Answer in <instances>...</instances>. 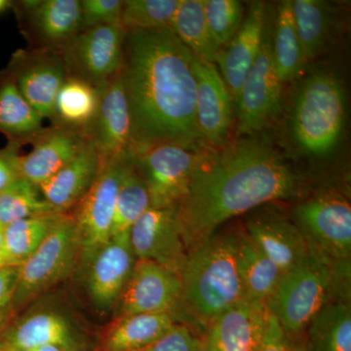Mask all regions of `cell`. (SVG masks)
Returning a JSON list of instances; mask_svg holds the SVG:
<instances>
[{
	"label": "cell",
	"mask_w": 351,
	"mask_h": 351,
	"mask_svg": "<svg viewBox=\"0 0 351 351\" xmlns=\"http://www.w3.org/2000/svg\"><path fill=\"white\" fill-rule=\"evenodd\" d=\"M43 119L20 93L12 78L0 73V134L8 144H32L43 133Z\"/></svg>",
	"instance_id": "cell-26"
},
{
	"label": "cell",
	"mask_w": 351,
	"mask_h": 351,
	"mask_svg": "<svg viewBox=\"0 0 351 351\" xmlns=\"http://www.w3.org/2000/svg\"><path fill=\"white\" fill-rule=\"evenodd\" d=\"M151 207L149 193L137 168L127 158L122 170L112 228V237L128 234L140 217Z\"/></svg>",
	"instance_id": "cell-32"
},
{
	"label": "cell",
	"mask_w": 351,
	"mask_h": 351,
	"mask_svg": "<svg viewBox=\"0 0 351 351\" xmlns=\"http://www.w3.org/2000/svg\"><path fill=\"white\" fill-rule=\"evenodd\" d=\"M171 31L198 59L216 63L219 49L211 38L202 0H180Z\"/></svg>",
	"instance_id": "cell-33"
},
{
	"label": "cell",
	"mask_w": 351,
	"mask_h": 351,
	"mask_svg": "<svg viewBox=\"0 0 351 351\" xmlns=\"http://www.w3.org/2000/svg\"><path fill=\"white\" fill-rule=\"evenodd\" d=\"M142 351H204V345L188 326L174 324L162 338Z\"/></svg>",
	"instance_id": "cell-39"
},
{
	"label": "cell",
	"mask_w": 351,
	"mask_h": 351,
	"mask_svg": "<svg viewBox=\"0 0 351 351\" xmlns=\"http://www.w3.org/2000/svg\"><path fill=\"white\" fill-rule=\"evenodd\" d=\"M214 149L208 145L163 144L132 157L147 186L151 207L177 208L188 193L195 170Z\"/></svg>",
	"instance_id": "cell-8"
},
{
	"label": "cell",
	"mask_w": 351,
	"mask_h": 351,
	"mask_svg": "<svg viewBox=\"0 0 351 351\" xmlns=\"http://www.w3.org/2000/svg\"><path fill=\"white\" fill-rule=\"evenodd\" d=\"M7 267L5 262L3 260H0V269Z\"/></svg>",
	"instance_id": "cell-47"
},
{
	"label": "cell",
	"mask_w": 351,
	"mask_h": 351,
	"mask_svg": "<svg viewBox=\"0 0 351 351\" xmlns=\"http://www.w3.org/2000/svg\"><path fill=\"white\" fill-rule=\"evenodd\" d=\"M248 215L245 232L282 274L311 256L299 228L281 210L263 205Z\"/></svg>",
	"instance_id": "cell-18"
},
{
	"label": "cell",
	"mask_w": 351,
	"mask_h": 351,
	"mask_svg": "<svg viewBox=\"0 0 351 351\" xmlns=\"http://www.w3.org/2000/svg\"><path fill=\"white\" fill-rule=\"evenodd\" d=\"M196 85V121L203 142L218 149L228 143L233 101L216 64L193 57Z\"/></svg>",
	"instance_id": "cell-17"
},
{
	"label": "cell",
	"mask_w": 351,
	"mask_h": 351,
	"mask_svg": "<svg viewBox=\"0 0 351 351\" xmlns=\"http://www.w3.org/2000/svg\"><path fill=\"white\" fill-rule=\"evenodd\" d=\"M180 0H125L120 22L132 29H171Z\"/></svg>",
	"instance_id": "cell-36"
},
{
	"label": "cell",
	"mask_w": 351,
	"mask_h": 351,
	"mask_svg": "<svg viewBox=\"0 0 351 351\" xmlns=\"http://www.w3.org/2000/svg\"><path fill=\"white\" fill-rule=\"evenodd\" d=\"M58 214L46 202L38 186L19 178L0 193V223L10 225L20 219Z\"/></svg>",
	"instance_id": "cell-35"
},
{
	"label": "cell",
	"mask_w": 351,
	"mask_h": 351,
	"mask_svg": "<svg viewBox=\"0 0 351 351\" xmlns=\"http://www.w3.org/2000/svg\"><path fill=\"white\" fill-rule=\"evenodd\" d=\"M205 20L219 50L230 43L243 23L242 2L237 0H202Z\"/></svg>",
	"instance_id": "cell-37"
},
{
	"label": "cell",
	"mask_w": 351,
	"mask_h": 351,
	"mask_svg": "<svg viewBox=\"0 0 351 351\" xmlns=\"http://www.w3.org/2000/svg\"><path fill=\"white\" fill-rule=\"evenodd\" d=\"M269 8L265 2H252L241 27L217 55L216 64L232 95L234 106L247 75L262 47Z\"/></svg>",
	"instance_id": "cell-19"
},
{
	"label": "cell",
	"mask_w": 351,
	"mask_h": 351,
	"mask_svg": "<svg viewBox=\"0 0 351 351\" xmlns=\"http://www.w3.org/2000/svg\"><path fill=\"white\" fill-rule=\"evenodd\" d=\"M126 159L101 166L93 186L77 205L73 217L80 242V253L86 265L112 239L113 214L122 170Z\"/></svg>",
	"instance_id": "cell-11"
},
{
	"label": "cell",
	"mask_w": 351,
	"mask_h": 351,
	"mask_svg": "<svg viewBox=\"0 0 351 351\" xmlns=\"http://www.w3.org/2000/svg\"><path fill=\"white\" fill-rule=\"evenodd\" d=\"M304 178L265 136L239 137L214 149L193 174L177 210L188 252L223 223L274 201L302 198Z\"/></svg>",
	"instance_id": "cell-1"
},
{
	"label": "cell",
	"mask_w": 351,
	"mask_h": 351,
	"mask_svg": "<svg viewBox=\"0 0 351 351\" xmlns=\"http://www.w3.org/2000/svg\"><path fill=\"white\" fill-rule=\"evenodd\" d=\"M182 302L204 323L243 301L237 265V228L218 230L191 249L181 274Z\"/></svg>",
	"instance_id": "cell-4"
},
{
	"label": "cell",
	"mask_w": 351,
	"mask_h": 351,
	"mask_svg": "<svg viewBox=\"0 0 351 351\" xmlns=\"http://www.w3.org/2000/svg\"><path fill=\"white\" fill-rule=\"evenodd\" d=\"M20 147L7 144L0 149V193L19 179Z\"/></svg>",
	"instance_id": "cell-42"
},
{
	"label": "cell",
	"mask_w": 351,
	"mask_h": 351,
	"mask_svg": "<svg viewBox=\"0 0 351 351\" xmlns=\"http://www.w3.org/2000/svg\"><path fill=\"white\" fill-rule=\"evenodd\" d=\"M16 351H34V350H16Z\"/></svg>",
	"instance_id": "cell-48"
},
{
	"label": "cell",
	"mask_w": 351,
	"mask_h": 351,
	"mask_svg": "<svg viewBox=\"0 0 351 351\" xmlns=\"http://www.w3.org/2000/svg\"><path fill=\"white\" fill-rule=\"evenodd\" d=\"M34 351H66L64 350V348H60V346H43V348H39L38 350Z\"/></svg>",
	"instance_id": "cell-44"
},
{
	"label": "cell",
	"mask_w": 351,
	"mask_h": 351,
	"mask_svg": "<svg viewBox=\"0 0 351 351\" xmlns=\"http://www.w3.org/2000/svg\"><path fill=\"white\" fill-rule=\"evenodd\" d=\"M4 228L5 226L0 223V260H3L5 262L4 260Z\"/></svg>",
	"instance_id": "cell-43"
},
{
	"label": "cell",
	"mask_w": 351,
	"mask_h": 351,
	"mask_svg": "<svg viewBox=\"0 0 351 351\" xmlns=\"http://www.w3.org/2000/svg\"><path fill=\"white\" fill-rule=\"evenodd\" d=\"M29 49H64L82 32L80 0H25L15 5Z\"/></svg>",
	"instance_id": "cell-12"
},
{
	"label": "cell",
	"mask_w": 351,
	"mask_h": 351,
	"mask_svg": "<svg viewBox=\"0 0 351 351\" xmlns=\"http://www.w3.org/2000/svg\"><path fill=\"white\" fill-rule=\"evenodd\" d=\"M100 95L101 87L68 76L57 94L52 124L86 132L98 112Z\"/></svg>",
	"instance_id": "cell-30"
},
{
	"label": "cell",
	"mask_w": 351,
	"mask_h": 351,
	"mask_svg": "<svg viewBox=\"0 0 351 351\" xmlns=\"http://www.w3.org/2000/svg\"><path fill=\"white\" fill-rule=\"evenodd\" d=\"M119 299L120 316L138 313L172 315L182 302L181 276L158 263L137 260Z\"/></svg>",
	"instance_id": "cell-15"
},
{
	"label": "cell",
	"mask_w": 351,
	"mask_h": 351,
	"mask_svg": "<svg viewBox=\"0 0 351 351\" xmlns=\"http://www.w3.org/2000/svg\"><path fill=\"white\" fill-rule=\"evenodd\" d=\"M290 338L274 315L267 311L263 324L262 336L256 351H291Z\"/></svg>",
	"instance_id": "cell-41"
},
{
	"label": "cell",
	"mask_w": 351,
	"mask_h": 351,
	"mask_svg": "<svg viewBox=\"0 0 351 351\" xmlns=\"http://www.w3.org/2000/svg\"><path fill=\"white\" fill-rule=\"evenodd\" d=\"M136 261L130 233L112 237L88 263V288L97 306L106 308L119 299Z\"/></svg>",
	"instance_id": "cell-21"
},
{
	"label": "cell",
	"mask_w": 351,
	"mask_h": 351,
	"mask_svg": "<svg viewBox=\"0 0 351 351\" xmlns=\"http://www.w3.org/2000/svg\"><path fill=\"white\" fill-rule=\"evenodd\" d=\"M193 54L171 29H132L121 73L131 119L129 158L163 144L207 145L196 121Z\"/></svg>",
	"instance_id": "cell-2"
},
{
	"label": "cell",
	"mask_w": 351,
	"mask_h": 351,
	"mask_svg": "<svg viewBox=\"0 0 351 351\" xmlns=\"http://www.w3.org/2000/svg\"><path fill=\"white\" fill-rule=\"evenodd\" d=\"M88 141L83 130L52 124L32 143L34 149L20 156V177L38 188L71 162Z\"/></svg>",
	"instance_id": "cell-20"
},
{
	"label": "cell",
	"mask_w": 351,
	"mask_h": 351,
	"mask_svg": "<svg viewBox=\"0 0 351 351\" xmlns=\"http://www.w3.org/2000/svg\"><path fill=\"white\" fill-rule=\"evenodd\" d=\"M346 119V86L336 71L316 69L298 78L286 119L295 156L313 161L335 156L345 138Z\"/></svg>",
	"instance_id": "cell-3"
},
{
	"label": "cell",
	"mask_w": 351,
	"mask_h": 351,
	"mask_svg": "<svg viewBox=\"0 0 351 351\" xmlns=\"http://www.w3.org/2000/svg\"><path fill=\"white\" fill-rule=\"evenodd\" d=\"M237 265L245 301L265 306L282 271L249 237L243 226L237 228Z\"/></svg>",
	"instance_id": "cell-25"
},
{
	"label": "cell",
	"mask_w": 351,
	"mask_h": 351,
	"mask_svg": "<svg viewBox=\"0 0 351 351\" xmlns=\"http://www.w3.org/2000/svg\"><path fill=\"white\" fill-rule=\"evenodd\" d=\"M17 281V267L0 269V334L8 326L14 308V293Z\"/></svg>",
	"instance_id": "cell-40"
},
{
	"label": "cell",
	"mask_w": 351,
	"mask_h": 351,
	"mask_svg": "<svg viewBox=\"0 0 351 351\" xmlns=\"http://www.w3.org/2000/svg\"><path fill=\"white\" fill-rule=\"evenodd\" d=\"M56 346L80 351L77 332L68 319L53 311H38L8 325L0 334V351L36 350Z\"/></svg>",
	"instance_id": "cell-22"
},
{
	"label": "cell",
	"mask_w": 351,
	"mask_h": 351,
	"mask_svg": "<svg viewBox=\"0 0 351 351\" xmlns=\"http://www.w3.org/2000/svg\"><path fill=\"white\" fill-rule=\"evenodd\" d=\"M101 164L96 149L88 141L82 152L48 181L38 186L46 202L58 214L77 206L93 186Z\"/></svg>",
	"instance_id": "cell-24"
},
{
	"label": "cell",
	"mask_w": 351,
	"mask_h": 351,
	"mask_svg": "<svg viewBox=\"0 0 351 351\" xmlns=\"http://www.w3.org/2000/svg\"><path fill=\"white\" fill-rule=\"evenodd\" d=\"M4 73L43 119H54L58 92L68 77L63 60L53 51L17 50Z\"/></svg>",
	"instance_id": "cell-13"
},
{
	"label": "cell",
	"mask_w": 351,
	"mask_h": 351,
	"mask_svg": "<svg viewBox=\"0 0 351 351\" xmlns=\"http://www.w3.org/2000/svg\"><path fill=\"white\" fill-rule=\"evenodd\" d=\"M274 17V13L269 8L262 47L234 106L239 138L257 135L269 128L282 112L283 84L277 75L272 55Z\"/></svg>",
	"instance_id": "cell-9"
},
{
	"label": "cell",
	"mask_w": 351,
	"mask_h": 351,
	"mask_svg": "<svg viewBox=\"0 0 351 351\" xmlns=\"http://www.w3.org/2000/svg\"><path fill=\"white\" fill-rule=\"evenodd\" d=\"M308 351H351L350 302H328L309 324Z\"/></svg>",
	"instance_id": "cell-31"
},
{
	"label": "cell",
	"mask_w": 351,
	"mask_h": 351,
	"mask_svg": "<svg viewBox=\"0 0 351 351\" xmlns=\"http://www.w3.org/2000/svg\"><path fill=\"white\" fill-rule=\"evenodd\" d=\"M291 1L279 2L272 27V55L277 75L282 84L301 77L306 64L295 31Z\"/></svg>",
	"instance_id": "cell-29"
},
{
	"label": "cell",
	"mask_w": 351,
	"mask_h": 351,
	"mask_svg": "<svg viewBox=\"0 0 351 351\" xmlns=\"http://www.w3.org/2000/svg\"><path fill=\"white\" fill-rule=\"evenodd\" d=\"M126 29L121 22L82 29L60 51L69 77L100 88L121 71Z\"/></svg>",
	"instance_id": "cell-10"
},
{
	"label": "cell",
	"mask_w": 351,
	"mask_h": 351,
	"mask_svg": "<svg viewBox=\"0 0 351 351\" xmlns=\"http://www.w3.org/2000/svg\"><path fill=\"white\" fill-rule=\"evenodd\" d=\"M290 217L314 258L328 267L350 261L351 207L346 196L322 191L300 201Z\"/></svg>",
	"instance_id": "cell-5"
},
{
	"label": "cell",
	"mask_w": 351,
	"mask_h": 351,
	"mask_svg": "<svg viewBox=\"0 0 351 351\" xmlns=\"http://www.w3.org/2000/svg\"><path fill=\"white\" fill-rule=\"evenodd\" d=\"M291 351H308L307 350L306 346L299 345L295 346H292V350Z\"/></svg>",
	"instance_id": "cell-46"
},
{
	"label": "cell",
	"mask_w": 351,
	"mask_h": 351,
	"mask_svg": "<svg viewBox=\"0 0 351 351\" xmlns=\"http://www.w3.org/2000/svg\"><path fill=\"white\" fill-rule=\"evenodd\" d=\"M80 2L82 31L120 22L123 5L122 0H82Z\"/></svg>",
	"instance_id": "cell-38"
},
{
	"label": "cell",
	"mask_w": 351,
	"mask_h": 351,
	"mask_svg": "<svg viewBox=\"0 0 351 351\" xmlns=\"http://www.w3.org/2000/svg\"><path fill=\"white\" fill-rule=\"evenodd\" d=\"M295 31L306 64L326 51L336 25L331 4L322 0H293Z\"/></svg>",
	"instance_id": "cell-28"
},
{
	"label": "cell",
	"mask_w": 351,
	"mask_h": 351,
	"mask_svg": "<svg viewBox=\"0 0 351 351\" xmlns=\"http://www.w3.org/2000/svg\"><path fill=\"white\" fill-rule=\"evenodd\" d=\"M130 242L137 260L158 263L181 276L188 250L176 208L149 207L131 228Z\"/></svg>",
	"instance_id": "cell-16"
},
{
	"label": "cell",
	"mask_w": 351,
	"mask_h": 351,
	"mask_svg": "<svg viewBox=\"0 0 351 351\" xmlns=\"http://www.w3.org/2000/svg\"><path fill=\"white\" fill-rule=\"evenodd\" d=\"M60 214L14 221L4 228V260L7 267H18L43 243Z\"/></svg>",
	"instance_id": "cell-34"
},
{
	"label": "cell",
	"mask_w": 351,
	"mask_h": 351,
	"mask_svg": "<svg viewBox=\"0 0 351 351\" xmlns=\"http://www.w3.org/2000/svg\"><path fill=\"white\" fill-rule=\"evenodd\" d=\"M80 255L75 219L60 214L43 243L17 267L14 308L25 306L69 276Z\"/></svg>",
	"instance_id": "cell-7"
},
{
	"label": "cell",
	"mask_w": 351,
	"mask_h": 351,
	"mask_svg": "<svg viewBox=\"0 0 351 351\" xmlns=\"http://www.w3.org/2000/svg\"><path fill=\"white\" fill-rule=\"evenodd\" d=\"M12 6V2L7 1V0H0V12L6 10L9 7Z\"/></svg>",
	"instance_id": "cell-45"
},
{
	"label": "cell",
	"mask_w": 351,
	"mask_h": 351,
	"mask_svg": "<svg viewBox=\"0 0 351 351\" xmlns=\"http://www.w3.org/2000/svg\"><path fill=\"white\" fill-rule=\"evenodd\" d=\"M85 133L96 149L101 166L129 158L131 119L121 73L101 87L98 112Z\"/></svg>",
	"instance_id": "cell-14"
},
{
	"label": "cell",
	"mask_w": 351,
	"mask_h": 351,
	"mask_svg": "<svg viewBox=\"0 0 351 351\" xmlns=\"http://www.w3.org/2000/svg\"><path fill=\"white\" fill-rule=\"evenodd\" d=\"M332 298L329 267L311 255L293 269L283 272L265 308L291 338L304 331L314 315Z\"/></svg>",
	"instance_id": "cell-6"
},
{
	"label": "cell",
	"mask_w": 351,
	"mask_h": 351,
	"mask_svg": "<svg viewBox=\"0 0 351 351\" xmlns=\"http://www.w3.org/2000/svg\"><path fill=\"white\" fill-rule=\"evenodd\" d=\"M176 324L168 313H138L119 316L108 327L103 351H142L149 348Z\"/></svg>",
	"instance_id": "cell-27"
},
{
	"label": "cell",
	"mask_w": 351,
	"mask_h": 351,
	"mask_svg": "<svg viewBox=\"0 0 351 351\" xmlns=\"http://www.w3.org/2000/svg\"><path fill=\"white\" fill-rule=\"evenodd\" d=\"M267 313L245 300L226 309L208 325L204 351H256Z\"/></svg>",
	"instance_id": "cell-23"
}]
</instances>
